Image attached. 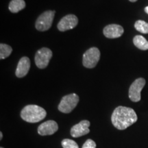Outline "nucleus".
Returning <instances> with one entry per match:
<instances>
[{
  "instance_id": "10",
  "label": "nucleus",
  "mask_w": 148,
  "mask_h": 148,
  "mask_svg": "<svg viewBox=\"0 0 148 148\" xmlns=\"http://www.w3.org/2000/svg\"><path fill=\"white\" fill-rule=\"evenodd\" d=\"M58 130V123L53 120H49L40 124L38 127V133L41 136L52 135Z\"/></svg>"
},
{
  "instance_id": "1",
  "label": "nucleus",
  "mask_w": 148,
  "mask_h": 148,
  "mask_svg": "<svg viewBox=\"0 0 148 148\" xmlns=\"http://www.w3.org/2000/svg\"><path fill=\"white\" fill-rule=\"evenodd\" d=\"M138 119L135 111L132 108L118 106L114 109L111 116V121L116 129L123 130L134 124Z\"/></svg>"
},
{
  "instance_id": "5",
  "label": "nucleus",
  "mask_w": 148,
  "mask_h": 148,
  "mask_svg": "<svg viewBox=\"0 0 148 148\" xmlns=\"http://www.w3.org/2000/svg\"><path fill=\"white\" fill-rule=\"evenodd\" d=\"M100 58V51L97 47L88 49L83 55V65L88 69H92L97 65Z\"/></svg>"
},
{
  "instance_id": "15",
  "label": "nucleus",
  "mask_w": 148,
  "mask_h": 148,
  "mask_svg": "<svg viewBox=\"0 0 148 148\" xmlns=\"http://www.w3.org/2000/svg\"><path fill=\"white\" fill-rule=\"evenodd\" d=\"M12 51V49L10 45L1 43L0 45V59L3 60V59L6 58L11 54Z\"/></svg>"
},
{
  "instance_id": "7",
  "label": "nucleus",
  "mask_w": 148,
  "mask_h": 148,
  "mask_svg": "<svg viewBox=\"0 0 148 148\" xmlns=\"http://www.w3.org/2000/svg\"><path fill=\"white\" fill-rule=\"evenodd\" d=\"M145 85V79L142 77L136 79L131 84L129 88V98L134 102H138L140 100V92Z\"/></svg>"
},
{
  "instance_id": "14",
  "label": "nucleus",
  "mask_w": 148,
  "mask_h": 148,
  "mask_svg": "<svg viewBox=\"0 0 148 148\" xmlns=\"http://www.w3.org/2000/svg\"><path fill=\"white\" fill-rule=\"evenodd\" d=\"M133 42L136 47L141 50H147L148 49V41L143 36L137 35L134 36L133 39Z\"/></svg>"
},
{
  "instance_id": "16",
  "label": "nucleus",
  "mask_w": 148,
  "mask_h": 148,
  "mask_svg": "<svg viewBox=\"0 0 148 148\" xmlns=\"http://www.w3.org/2000/svg\"><path fill=\"white\" fill-rule=\"evenodd\" d=\"M134 27L138 32L148 34V23L142 20H138L134 24Z\"/></svg>"
},
{
  "instance_id": "12",
  "label": "nucleus",
  "mask_w": 148,
  "mask_h": 148,
  "mask_svg": "<svg viewBox=\"0 0 148 148\" xmlns=\"http://www.w3.org/2000/svg\"><path fill=\"white\" fill-rule=\"evenodd\" d=\"M30 68V61L27 57H23L18 61L15 74L16 77H23L27 75Z\"/></svg>"
},
{
  "instance_id": "9",
  "label": "nucleus",
  "mask_w": 148,
  "mask_h": 148,
  "mask_svg": "<svg viewBox=\"0 0 148 148\" xmlns=\"http://www.w3.org/2000/svg\"><path fill=\"white\" fill-rule=\"evenodd\" d=\"M90 122L88 120H82L71 127L70 131L71 135L74 138H77L88 134L90 132Z\"/></svg>"
},
{
  "instance_id": "20",
  "label": "nucleus",
  "mask_w": 148,
  "mask_h": 148,
  "mask_svg": "<svg viewBox=\"0 0 148 148\" xmlns=\"http://www.w3.org/2000/svg\"><path fill=\"white\" fill-rule=\"evenodd\" d=\"M145 12H146V13L148 14V6L145 7Z\"/></svg>"
},
{
  "instance_id": "11",
  "label": "nucleus",
  "mask_w": 148,
  "mask_h": 148,
  "mask_svg": "<svg viewBox=\"0 0 148 148\" xmlns=\"http://www.w3.org/2000/svg\"><path fill=\"white\" fill-rule=\"evenodd\" d=\"M124 32V29L121 25L117 24H110L103 28V33L106 38H116L121 36Z\"/></svg>"
},
{
  "instance_id": "18",
  "label": "nucleus",
  "mask_w": 148,
  "mask_h": 148,
  "mask_svg": "<svg viewBox=\"0 0 148 148\" xmlns=\"http://www.w3.org/2000/svg\"><path fill=\"white\" fill-rule=\"evenodd\" d=\"M82 148H96V143L92 139H88L82 145Z\"/></svg>"
},
{
  "instance_id": "4",
  "label": "nucleus",
  "mask_w": 148,
  "mask_h": 148,
  "mask_svg": "<svg viewBox=\"0 0 148 148\" xmlns=\"http://www.w3.org/2000/svg\"><path fill=\"white\" fill-rule=\"evenodd\" d=\"M55 11L47 10L44 12L37 18L35 27L36 29L40 32H44L49 29L51 26L53 17H54Z\"/></svg>"
},
{
  "instance_id": "21",
  "label": "nucleus",
  "mask_w": 148,
  "mask_h": 148,
  "mask_svg": "<svg viewBox=\"0 0 148 148\" xmlns=\"http://www.w3.org/2000/svg\"><path fill=\"white\" fill-rule=\"evenodd\" d=\"M130 1H131V2H135V1H136L137 0H129Z\"/></svg>"
},
{
  "instance_id": "17",
  "label": "nucleus",
  "mask_w": 148,
  "mask_h": 148,
  "mask_svg": "<svg viewBox=\"0 0 148 148\" xmlns=\"http://www.w3.org/2000/svg\"><path fill=\"white\" fill-rule=\"evenodd\" d=\"M62 146L63 148H79L76 142L69 138H65L62 140Z\"/></svg>"
},
{
  "instance_id": "6",
  "label": "nucleus",
  "mask_w": 148,
  "mask_h": 148,
  "mask_svg": "<svg viewBox=\"0 0 148 148\" xmlns=\"http://www.w3.org/2000/svg\"><path fill=\"white\" fill-rule=\"evenodd\" d=\"M52 51L47 47H42L37 51L35 55V63L39 69H45L49 64L52 57Z\"/></svg>"
},
{
  "instance_id": "22",
  "label": "nucleus",
  "mask_w": 148,
  "mask_h": 148,
  "mask_svg": "<svg viewBox=\"0 0 148 148\" xmlns=\"http://www.w3.org/2000/svg\"><path fill=\"white\" fill-rule=\"evenodd\" d=\"M0 148H3V147H0Z\"/></svg>"
},
{
  "instance_id": "13",
  "label": "nucleus",
  "mask_w": 148,
  "mask_h": 148,
  "mask_svg": "<svg viewBox=\"0 0 148 148\" xmlns=\"http://www.w3.org/2000/svg\"><path fill=\"white\" fill-rule=\"evenodd\" d=\"M25 2L24 0H12L9 4V10L11 12L16 13L25 8Z\"/></svg>"
},
{
  "instance_id": "19",
  "label": "nucleus",
  "mask_w": 148,
  "mask_h": 148,
  "mask_svg": "<svg viewBox=\"0 0 148 148\" xmlns=\"http://www.w3.org/2000/svg\"><path fill=\"white\" fill-rule=\"evenodd\" d=\"M2 138H3V134H2V132H0V140H1L2 139Z\"/></svg>"
},
{
  "instance_id": "3",
  "label": "nucleus",
  "mask_w": 148,
  "mask_h": 148,
  "mask_svg": "<svg viewBox=\"0 0 148 148\" xmlns=\"http://www.w3.org/2000/svg\"><path fill=\"white\" fill-rule=\"evenodd\" d=\"M79 102V96L75 93H71L64 96L58 105V110L63 113H69L76 107Z\"/></svg>"
},
{
  "instance_id": "2",
  "label": "nucleus",
  "mask_w": 148,
  "mask_h": 148,
  "mask_svg": "<svg viewBox=\"0 0 148 148\" xmlns=\"http://www.w3.org/2000/svg\"><path fill=\"white\" fill-rule=\"evenodd\" d=\"M47 112L45 109L37 105H27L22 109L21 117L29 123H37L45 119Z\"/></svg>"
},
{
  "instance_id": "8",
  "label": "nucleus",
  "mask_w": 148,
  "mask_h": 148,
  "mask_svg": "<svg viewBox=\"0 0 148 148\" xmlns=\"http://www.w3.org/2000/svg\"><path fill=\"white\" fill-rule=\"evenodd\" d=\"M78 23V18L74 14H67L61 18L57 27L60 32H65L76 27Z\"/></svg>"
}]
</instances>
